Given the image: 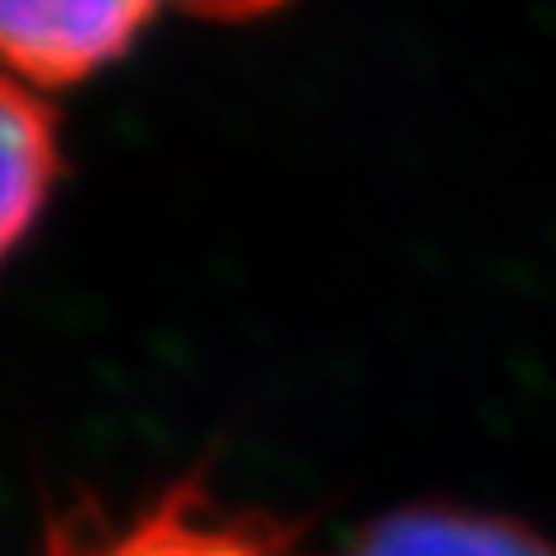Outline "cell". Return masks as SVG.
Segmentation results:
<instances>
[{"label":"cell","instance_id":"3957f363","mask_svg":"<svg viewBox=\"0 0 556 556\" xmlns=\"http://www.w3.org/2000/svg\"><path fill=\"white\" fill-rule=\"evenodd\" d=\"M343 556H556V543L510 515L417 501L362 525Z\"/></svg>","mask_w":556,"mask_h":556},{"label":"cell","instance_id":"6da1fadb","mask_svg":"<svg viewBox=\"0 0 556 556\" xmlns=\"http://www.w3.org/2000/svg\"><path fill=\"white\" fill-rule=\"evenodd\" d=\"M47 556H298V525L241 510L181 478L121 515L70 510L47 525Z\"/></svg>","mask_w":556,"mask_h":556},{"label":"cell","instance_id":"5b68a950","mask_svg":"<svg viewBox=\"0 0 556 556\" xmlns=\"http://www.w3.org/2000/svg\"><path fill=\"white\" fill-rule=\"evenodd\" d=\"M181 5L214 24H247V20H265L278 5H288V0H181Z\"/></svg>","mask_w":556,"mask_h":556},{"label":"cell","instance_id":"7a4b0ae2","mask_svg":"<svg viewBox=\"0 0 556 556\" xmlns=\"http://www.w3.org/2000/svg\"><path fill=\"white\" fill-rule=\"evenodd\" d=\"M163 0H0V65L33 89L116 65Z\"/></svg>","mask_w":556,"mask_h":556},{"label":"cell","instance_id":"277c9868","mask_svg":"<svg viewBox=\"0 0 556 556\" xmlns=\"http://www.w3.org/2000/svg\"><path fill=\"white\" fill-rule=\"evenodd\" d=\"M61 181L56 116L33 84L0 65V265L42 218Z\"/></svg>","mask_w":556,"mask_h":556}]
</instances>
